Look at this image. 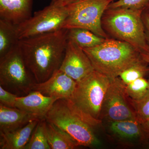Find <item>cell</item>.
<instances>
[{
	"mask_svg": "<svg viewBox=\"0 0 149 149\" xmlns=\"http://www.w3.org/2000/svg\"><path fill=\"white\" fill-rule=\"evenodd\" d=\"M110 81L95 70L77 82L72 96L65 100L72 112L93 128L101 123L102 107Z\"/></svg>",
	"mask_w": 149,
	"mask_h": 149,
	"instance_id": "7a4b0ae2",
	"label": "cell"
},
{
	"mask_svg": "<svg viewBox=\"0 0 149 149\" xmlns=\"http://www.w3.org/2000/svg\"><path fill=\"white\" fill-rule=\"evenodd\" d=\"M143 135L144 140H149V117L138 119Z\"/></svg>",
	"mask_w": 149,
	"mask_h": 149,
	"instance_id": "484cf974",
	"label": "cell"
},
{
	"mask_svg": "<svg viewBox=\"0 0 149 149\" xmlns=\"http://www.w3.org/2000/svg\"><path fill=\"white\" fill-rule=\"evenodd\" d=\"M33 0H0V19L18 25L32 16Z\"/></svg>",
	"mask_w": 149,
	"mask_h": 149,
	"instance_id": "4fadbf2b",
	"label": "cell"
},
{
	"mask_svg": "<svg viewBox=\"0 0 149 149\" xmlns=\"http://www.w3.org/2000/svg\"><path fill=\"white\" fill-rule=\"evenodd\" d=\"M125 86L118 77L111 79L102 107L101 118L102 116L110 122L138 119Z\"/></svg>",
	"mask_w": 149,
	"mask_h": 149,
	"instance_id": "9c48e42d",
	"label": "cell"
},
{
	"mask_svg": "<svg viewBox=\"0 0 149 149\" xmlns=\"http://www.w3.org/2000/svg\"><path fill=\"white\" fill-rule=\"evenodd\" d=\"M149 2V0H116L111 3L108 8L144 10Z\"/></svg>",
	"mask_w": 149,
	"mask_h": 149,
	"instance_id": "cb8c5ba5",
	"label": "cell"
},
{
	"mask_svg": "<svg viewBox=\"0 0 149 149\" xmlns=\"http://www.w3.org/2000/svg\"><path fill=\"white\" fill-rule=\"evenodd\" d=\"M67 39L84 49L99 45L107 38L100 37L88 29L73 28L68 29Z\"/></svg>",
	"mask_w": 149,
	"mask_h": 149,
	"instance_id": "d6986e66",
	"label": "cell"
},
{
	"mask_svg": "<svg viewBox=\"0 0 149 149\" xmlns=\"http://www.w3.org/2000/svg\"><path fill=\"white\" fill-rule=\"evenodd\" d=\"M116 0H81L66 6L68 14L63 29L82 28L105 38H109L102 27L104 12Z\"/></svg>",
	"mask_w": 149,
	"mask_h": 149,
	"instance_id": "52a82bcc",
	"label": "cell"
},
{
	"mask_svg": "<svg viewBox=\"0 0 149 149\" xmlns=\"http://www.w3.org/2000/svg\"><path fill=\"white\" fill-rule=\"evenodd\" d=\"M144 10L108 8L102 19V27L109 37L128 43L140 53L149 52L142 13Z\"/></svg>",
	"mask_w": 149,
	"mask_h": 149,
	"instance_id": "3957f363",
	"label": "cell"
},
{
	"mask_svg": "<svg viewBox=\"0 0 149 149\" xmlns=\"http://www.w3.org/2000/svg\"><path fill=\"white\" fill-rule=\"evenodd\" d=\"M82 49L95 70L110 79L118 77L142 58L141 53L131 45L110 37L99 45Z\"/></svg>",
	"mask_w": 149,
	"mask_h": 149,
	"instance_id": "277c9868",
	"label": "cell"
},
{
	"mask_svg": "<svg viewBox=\"0 0 149 149\" xmlns=\"http://www.w3.org/2000/svg\"><path fill=\"white\" fill-rule=\"evenodd\" d=\"M68 14L66 6H62L51 3L42 10L35 12L26 21L17 25L19 40L63 29Z\"/></svg>",
	"mask_w": 149,
	"mask_h": 149,
	"instance_id": "ba28073f",
	"label": "cell"
},
{
	"mask_svg": "<svg viewBox=\"0 0 149 149\" xmlns=\"http://www.w3.org/2000/svg\"><path fill=\"white\" fill-rule=\"evenodd\" d=\"M45 119L67 133L79 146L94 147L100 145L93 127L72 112L65 100H57L48 112Z\"/></svg>",
	"mask_w": 149,
	"mask_h": 149,
	"instance_id": "8992f818",
	"label": "cell"
},
{
	"mask_svg": "<svg viewBox=\"0 0 149 149\" xmlns=\"http://www.w3.org/2000/svg\"><path fill=\"white\" fill-rule=\"evenodd\" d=\"M40 120H32L22 128L12 132L0 133V149H24Z\"/></svg>",
	"mask_w": 149,
	"mask_h": 149,
	"instance_id": "9a60e30c",
	"label": "cell"
},
{
	"mask_svg": "<svg viewBox=\"0 0 149 149\" xmlns=\"http://www.w3.org/2000/svg\"><path fill=\"white\" fill-rule=\"evenodd\" d=\"M125 92L127 96L132 100H140L149 91V80L141 77L125 85Z\"/></svg>",
	"mask_w": 149,
	"mask_h": 149,
	"instance_id": "7402d4cb",
	"label": "cell"
},
{
	"mask_svg": "<svg viewBox=\"0 0 149 149\" xmlns=\"http://www.w3.org/2000/svg\"><path fill=\"white\" fill-rule=\"evenodd\" d=\"M18 97L0 86V104L9 107H15L16 100Z\"/></svg>",
	"mask_w": 149,
	"mask_h": 149,
	"instance_id": "d4e9b609",
	"label": "cell"
},
{
	"mask_svg": "<svg viewBox=\"0 0 149 149\" xmlns=\"http://www.w3.org/2000/svg\"><path fill=\"white\" fill-rule=\"evenodd\" d=\"M36 83L24 61L18 43L0 58V86L18 97L32 92Z\"/></svg>",
	"mask_w": 149,
	"mask_h": 149,
	"instance_id": "5b68a950",
	"label": "cell"
},
{
	"mask_svg": "<svg viewBox=\"0 0 149 149\" xmlns=\"http://www.w3.org/2000/svg\"><path fill=\"white\" fill-rule=\"evenodd\" d=\"M76 84L75 80L58 69L45 82L35 83L32 91L47 97L68 100L74 93Z\"/></svg>",
	"mask_w": 149,
	"mask_h": 149,
	"instance_id": "8fae6325",
	"label": "cell"
},
{
	"mask_svg": "<svg viewBox=\"0 0 149 149\" xmlns=\"http://www.w3.org/2000/svg\"><path fill=\"white\" fill-rule=\"evenodd\" d=\"M35 119H38L16 107H9L0 104V133L17 130Z\"/></svg>",
	"mask_w": 149,
	"mask_h": 149,
	"instance_id": "5bb4252c",
	"label": "cell"
},
{
	"mask_svg": "<svg viewBox=\"0 0 149 149\" xmlns=\"http://www.w3.org/2000/svg\"><path fill=\"white\" fill-rule=\"evenodd\" d=\"M149 74V64L141 58L119 74L118 77L125 85Z\"/></svg>",
	"mask_w": 149,
	"mask_h": 149,
	"instance_id": "44dd1931",
	"label": "cell"
},
{
	"mask_svg": "<svg viewBox=\"0 0 149 149\" xmlns=\"http://www.w3.org/2000/svg\"><path fill=\"white\" fill-rule=\"evenodd\" d=\"M80 1L81 0H52L51 3L56 5L65 6Z\"/></svg>",
	"mask_w": 149,
	"mask_h": 149,
	"instance_id": "83f0119b",
	"label": "cell"
},
{
	"mask_svg": "<svg viewBox=\"0 0 149 149\" xmlns=\"http://www.w3.org/2000/svg\"><path fill=\"white\" fill-rule=\"evenodd\" d=\"M144 11L147 12V13L149 14V2L148 3V5H147L146 8L144 10Z\"/></svg>",
	"mask_w": 149,
	"mask_h": 149,
	"instance_id": "f546056e",
	"label": "cell"
},
{
	"mask_svg": "<svg viewBox=\"0 0 149 149\" xmlns=\"http://www.w3.org/2000/svg\"><path fill=\"white\" fill-rule=\"evenodd\" d=\"M111 130L121 138L135 139L140 138L144 140L141 124L138 119H129L111 122Z\"/></svg>",
	"mask_w": 149,
	"mask_h": 149,
	"instance_id": "e0dca14e",
	"label": "cell"
},
{
	"mask_svg": "<svg viewBox=\"0 0 149 149\" xmlns=\"http://www.w3.org/2000/svg\"><path fill=\"white\" fill-rule=\"evenodd\" d=\"M68 29L19 40L24 61L37 83L49 79L61 65L67 44Z\"/></svg>",
	"mask_w": 149,
	"mask_h": 149,
	"instance_id": "6da1fadb",
	"label": "cell"
},
{
	"mask_svg": "<svg viewBox=\"0 0 149 149\" xmlns=\"http://www.w3.org/2000/svg\"><path fill=\"white\" fill-rule=\"evenodd\" d=\"M58 100L37 91H32L26 95L17 97L15 107L42 120L45 119L51 107Z\"/></svg>",
	"mask_w": 149,
	"mask_h": 149,
	"instance_id": "7c38bea8",
	"label": "cell"
},
{
	"mask_svg": "<svg viewBox=\"0 0 149 149\" xmlns=\"http://www.w3.org/2000/svg\"><path fill=\"white\" fill-rule=\"evenodd\" d=\"M17 25L0 19V58L8 53L18 44Z\"/></svg>",
	"mask_w": 149,
	"mask_h": 149,
	"instance_id": "ac0fdd59",
	"label": "cell"
},
{
	"mask_svg": "<svg viewBox=\"0 0 149 149\" xmlns=\"http://www.w3.org/2000/svg\"><path fill=\"white\" fill-rule=\"evenodd\" d=\"M45 127L47 138L51 149H73L80 146L67 133L47 120Z\"/></svg>",
	"mask_w": 149,
	"mask_h": 149,
	"instance_id": "2e32d148",
	"label": "cell"
},
{
	"mask_svg": "<svg viewBox=\"0 0 149 149\" xmlns=\"http://www.w3.org/2000/svg\"><path fill=\"white\" fill-rule=\"evenodd\" d=\"M45 119L40 120L23 149H50L46 131Z\"/></svg>",
	"mask_w": 149,
	"mask_h": 149,
	"instance_id": "ffe728a7",
	"label": "cell"
},
{
	"mask_svg": "<svg viewBox=\"0 0 149 149\" xmlns=\"http://www.w3.org/2000/svg\"><path fill=\"white\" fill-rule=\"evenodd\" d=\"M142 58L149 64V52L141 54Z\"/></svg>",
	"mask_w": 149,
	"mask_h": 149,
	"instance_id": "f1b7e54d",
	"label": "cell"
},
{
	"mask_svg": "<svg viewBox=\"0 0 149 149\" xmlns=\"http://www.w3.org/2000/svg\"><path fill=\"white\" fill-rule=\"evenodd\" d=\"M142 19L143 22L147 41L149 45V14L143 10L142 13Z\"/></svg>",
	"mask_w": 149,
	"mask_h": 149,
	"instance_id": "4316f807",
	"label": "cell"
},
{
	"mask_svg": "<svg viewBox=\"0 0 149 149\" xmlns=\"http://www.w3.org/2000/svg\"><path fill=\"white\" fill-rule=\"evenodd\" d=\"M130 102L138 120L149 117V91L140 100L130 99Z\"/></svg>",
	"mask_w": 149,
	"mask_h": 149,
	"instance_id": "603a6c76",
	"label": "cell"
},
{
	"mask_svg": "<svg viewBox=\"0 0 149 149\" xmlns=\"http://www.w3.org/2000/svg\"><path fill=\"white\" fill-rule=\"evenodd\" d=\"M60 70L78 82L95 70L88 56L74 42L68 41Z\"/></svg>",
	"mask_w": 149,
	"mask_h": 149,
	"instance_id": "30bf717a",
	"label": "cell"
}]
</instances>
